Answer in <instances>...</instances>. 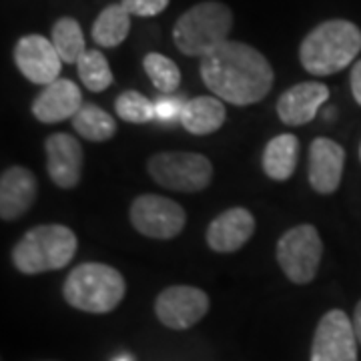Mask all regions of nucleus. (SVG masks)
<instances>
[{
  "label": "nucleus",
  "instance_id": "nucleus-1",
  "mask_svg": "<svg viewBox=\"0 0 361 361\" xmlns=\"http://www.w3.org/2000/svg\"><path fill=\"white\" fill-rule=\"evenodd\" d=\"M199 73L217 99L235 106H249L269 94L275 73L261 52L239 40H227L201 59Z\"/></svg>",
  "mask_w": 361,
  "mask_h": 361
},
{
  "label": "nucleus",
  "instance_id": "nucleus-2",
  "mask_svg": "<svg viewBox=\"0 0 361 361\" xmlns=\"http://www.w3.org/2000/svg\"><path fill=\"white\" fill-rule=\"evenodd\" d=\"M360 52V26L343 18H334L315 26L303 39L299 61L313 77H329L351 65Z\"/></svg>",
  "mask_w": 361,
  "mask_h": 361
},
{
  "label": "nucleus",
  "instance_id": "nucleus-3",
  "mask_svg": "<svg viewBox=\"0 0 361 361\" xmlns=\"http://www.w3.org/2000/svg\"><path fill=\"white\" fill-rule=\"evenodd\" d=\"M75 231L61 223L32 227L13 247V265L23 275L65 269L77 255Z\"/></svg>",
  "mask_w": 361,
  "mask_h": 361
},
{
  "label": "nucleus",
  "instance_id": "nucleus-4",
  "mask_svg": "<svg viewBox=\"0 0 361 361\" xmlns=\"http://www.w3.org/2000/svg\"><path fill=\"white\" fill-rule=\"evenodd\" d=\"M127 283L121 271L104 263H82L66 275L63 285L65 301L85 313H111L121 305Z\"/></svg>",
  "mask_w": 361,
  "mask_h": 361
},
{
  "label": "nucleus",
  "instance_id": "nucleus-5",
  "mask_svg": "<svg viewBox=\"0 0 361 361\" xmlns=\"http://www.w3.org/2000/svg\"><path fill=\"white\" fill-rule=\"evenodd\" d=\"M231 8L217 0H205L180 14L173 26V42L185 56L203 59L229 40Z\"/></svg>",
  "mask_w": 361,
  "mask_h": 361
},
{
  "label": "nucleus",
  "instance_id": "nucleus-6",
  "mask_svg": "<svg viewBox=\"0 0 361 361\" xmlns=\"http://www.w3.org/2000/svg\"><path fill=\"white\" fill-rule=\"evenodd\" d=\"M147 171L157 185L177 193H201L213 180V165L201 153L163 151L149 157Z\"/></svg>",
  "mask_w": 361,
  "mask_h": 361
},
{
  "label": "nucleus",
  "instance_id": "nucleus-7",
  "mask_svg": "<svg viewBox=\"0 0 361 361\" xmlns=\"http://www.w3.org/2000/svg\"><path fill=\"white\" fill-rule=\"evenodd\" d=\"M275 257L291 283H311L317 275L323 257V241L319 231L310 223L291 227L279 237Z\"/></svg>",
  "mask_w": 361,
  "mask_h": 361
},
{
  "label": "nucleus",
  "instance_id": "nucleus-8",
  "mask_svg": "<svg viewBox=\"0 0 361 361\" xmlns=\"http://www.w3.org/2000/svg\"><path fill=\"white\" fill-rule=\"evenodd\" d=\"M130 225L137 231L159 241L175 239L187 223L185 207L163 195H139L130 203Z\"/></svg>",
  "mask_w": 361,
  "mask_h": 361
},
{
  "label": "nucleus",
  "instance_id": "nucleus-9",
  "mask_svg": "<svg viewBox=\"0 0 361 361\" xmlns=\"http://www.w3.org/2000/svg\"><path fill=\"white\" fill-rule=\"evenodd\" d=\"M209 295L193 285H171L155 299V315L169 329L185 331L201 322L209 311Z\"/></svg>",
  "mask_w": 361,
  "mask_h": 361
},
{
  "label": "nucleus",
  "instance_id": "nucleus-10",
  "mask_svg": "<svg viewBox=\"0 0 361 361\" xmlns=\"http://www.w3.org/2000/svg\"><path fill=\"white\" fill-rule=\"evenodd\" d=\"M310 361H357V337L345 311L331 310L319 319Z\"/></svg>",
  "mask_w": 361,
  "mask_h": 361
},
{
  "label": "nucleus",
  "instance_id": "nucleus-11",
  "mask_svg": "<svg viewBox=\"0 0 361 361\" xmlns=\"http://www.w3.org/2000/svg\"><path fill=\"white\" fill-rule=\"evenodd\" d=\"M14 65L32 85L47 87L59 80L63 59L59 56L52 40L40 35H26L14 47Z\"/></svg>",
  "mask_w": 361,
  "mask_h": 361
},
{
  "label": "nucleus",
  "instance_id": "nucleus-12",
  "mask_svg": "<svg viewBox=\"0 0 361 361\" xmlns=\"http://www.w3.org/2000/svg\"><path fill=\"white\" fill-rule=\"evenodd\" d=\"M44 153L47 171L52 183L65 191L75 189L85 167V151L80 142L68 133H52L44 141Z\"/></svg>",
  "mask_w": 361,
  "mask_h": 361
},
{
  "label": "nucleus",
  "instance_id": "nucleus-13",
  "mask_svg": "<svg viewBox=\"0 0 361 361\" xmlns=\"http://www.w3.org/2000/svg\"><path fill=\"white\" fill-rule=\"evenodd\" d=\"M345 167L343 147L327 137H317L310 145L307 179L311 189L319 195H334L341 185Z\"/></svg>",
  "mask_w": 361,
  "mask_h": 361
},
{
  "label": "nucleus",
  "instance_id": "nucleus-14",
  "mask_svg": "<svg viewBox=\"0 0 361 361\" xmlns=\"http://www.w3.org/2000/svg\"><path fill=\"white\" fill-rule=\"evenodd\" d=\"M255 233V217L245 207H231L209 223L205 233L207 245L215 253H235Z\"/></svg>",
  "mask_w": 361,
  "mask_h": 361
},
{
  "label": "nucleus",
  "instance_id": "nucleus-15",
  "mask_svg": "<svg viewBox=\"0 0 361 361\" xmlns=\"http://www.w3.org/2000/svg\"><path fill=\"white\" fill-rule=\"evenodd\" d=\"M39 197V180L30 169L14 165L0 177V219H20Z\"/></svg>",
  "mask_w": 361,
  "mask_h": 361
},
{
  "label": "nucleus",
  "instance_id": "nucleus-16",
  "mask_svg": "<svg viewBox=\"0 0 361 361\" xmlns=\"http://www.w3.org/2000/svg\"><path fill=\"white\" fill-rule=\"evenodd\" d=\"M329 99V89L319 80L299 82L287 89L277 101V116L287 127H303L311 123L322 104Z\"/></svg>",
  "mask_w": 361,
  "mask_h": 361
},
{
  "label": "nucleus",
  "instance_id": "nucleus-17",
  "mask_svg": "<svg viewBox=\"0 0 361 361\" xmlns=\"http://www.w3.org/2000/svg\"><path fill=\"white\" fill-rule=\"evenodd\" d=\"M82 104V92L77 85L68 78H59L37 94L32 101V115L44 125H54L73 118Z\"/></svg>",
  "mask_w": 361,
  "mask_h": 361
},
{
  "label": "nucleus",
  "instance_id": "nucleus-18",
  "mask_svg": "<svg viewBox=\"0 0 361 361\" xmlns=\"http://www.w3.org/2000/svg\"><path fill=\"white\" fill-rule=\"evenodd\" d=\"M227 118L225 104L217 97H195L180 109V125L187 133L205 137L217 133Z\"/></svg>",
  "mask_w": 361,
  "mask_h": 361
},
{
  "label": "nucleus",
  "instance_id": "nucleus-19",
  "mask_svg": "<svg viewBox=\"0 0 361 361\" xmlns=\"http://www.w3.org/2000/svg\"><path fill=\"white\" fill-rule=\"evenodd\" d=\"M299 161V139L291 133L273 137L263 151V171L273 180H287L295 173Z\"/></svg>",
  "mask_w": 361,
  "mask_h": 361
},
{
  "label": "nucleus",
  "instance_id": "nucleus-20",
  "mask_svg": "<svg viewBox=\"0 0 361 361\" xmlns=\"http://www.w3.org/2000/svg\"><path fill=\"white\" fill-rule=\"evenodd\" d=\"M129 30L130 14L125 11L123 4H111L97 16L90 35L99 47L115 49L121 42H125V39L129 37Z\"/></svg>",
  "mask_w": 361,
  "mask_h": 361
},
{
  "label": "nucleus",
  "instance_id": "nucleus-21",
  "mask_svg": "<svg viewBox=\"0 0 361 361\" xmlns=\"http://www.w3.org/2000/svg\"><path fill=\"white\" fill-rule=\"evenodd\" d=\"M71 121H73V129L89 142H104L116 135L115 116L94 103L82 104L80 111Z\"/></svg>",
  "mask_w": 361,
  "mask_h": 361
},
{
  "label": "nucleus",
  "instance_id": "nucleus-22",
  "mask_svg": "<svg viewBox=\"0 0 361 361\" xmlns=\"http://www.w3.org/2000/svg\"><path fill=\"white\" fill-rule=\"evenodd\" d=\"M51 40L66 65H77L78 59L87 52L82 28L71 16H63L52 25Z\"/></svg>",
  "mask_w": 361,
  "mask_h": 361
},
{
  "label": "nucleus",
  "instance_id": "nucleus-23",
  "mask_svg": "<svg viewBox=\"0 0 361 361\" xmlns=\"http://www.w3.org/2000/svg\"><path fill=\"white\" fill-rule=\"evenodd\" d=\"M78 78L80 82L90 90V92H103L106 90L113 82V71L109 66V61L104 59V54L97 49H89L85 52L77 63Z\"/></svg>",
  "mask_w": 361,
  "mask_h": 361
},
{
  "label": "nucleus",
  "instance_id": "nucleus-24",
  "mask_svg": "<svg viewBox=\"0 0 361 361\" xmlns=\"http://www.w3.org/2000/svg\"><path fill=\"white\" fill-rule=\"evenodd\" d=\"M142 68L151 78L153 87L163 94H173L180 85V71L171 59L159 52H149L142 59Z\"/></svg>",
  "mask_w": 361,
  "mask_h": 361
},
{
  "label": "nucleus",
  "instance_id": "nucleus-25",
  "mask_svg": "<svg viewBox=\"0 0 361 361\" xmlns=\"http://www.w3.org/2000/svg\"><path fill=\"white\" fill-rule=\"evenodd\" d=\"M116 116L130 125H145L155 116V104L137 90H125L115 101Z\"/></svg>",
  "mask_w": 361,
  "mask_h": 361
},
{
  "label": "nucleus",
  "instance_id": "nucleus-26",
  "mask_svg": "<svg viewBox=\"0 0 361 361\" xmlns=\"http://www.w3.org/2000/svg\"><path fill=\"white\" fill-rule=\"evenodd\" d=\"M171 0H121L130 16H157L169 6Z\"/></svg>",
  "mask_w": 361,
  "mask_h": 361
},
{
  "label": "nucleus",
  "instance_id": "nucleus-27",
  "mask_svg": "<svg viewBox=\"0 0 361 361\" xmlns=\"http://www.w3.org/2000/svg\"><path fill=\"white\" fill-rule=\"evenodd\" d=\"M349 82H351V92H353V99H355V103L361 106V61H357V63L353 65V68H351Z\"/></svg>",
  "mask_w": 361,
  "mask_h": 361
},
{
  "label": "nucleus",
  "instance_id": "nucleus-28",
  "mask_svg": "<svg viewBox=\"0 0 361 361\" xmlns=\"http://www.w3.org/2000/svg\"><path fill=\"white\" fill-rule=\"evenodd\" d=\"M353 331H355V337H357V343L361 345V301L355 305V313H353Z\"/></svg>",
  "mask_w": 361,
  "mask_h": 361
},
{
  "label": "nucleus",
  "instance_id": "nucleus-29",
  "mask_svg": "<svg viewBox=\"0 0 361 361\" xmlns=\"http://www.w3.org/2000/svg\"><path fill=\"white\" fill-rule=\"evenodd\" d=\"M360 159H361V145H360Z\"/></svg>",
  "mask_w": 361,
  "mask_h": 361
}]
</instances>
